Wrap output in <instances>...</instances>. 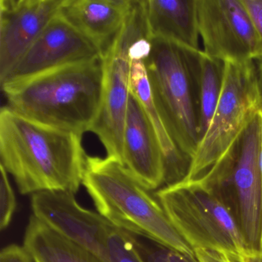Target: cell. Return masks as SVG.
Masks as SVG:
<instances>
[{
	"mask_svg": "<svg viewBox=\"0 0 262 262\" xmlns=\"http://www.w3.org/2000/svg\"><path fill=\"white\" fill-rule=\"evenodd\" d=\"M82 136L29 119L10 107L0 110V159L22 194L45 191L76 194L83 182Z\"/></svg>",
	"mask_w": 262,
	"mask_h": 262,
	"instance_id": "6da1fadb",
	"label": "cell"
},
{
	"mask_svg": "<svg viewBox=\"0 0 262 262\" xmlns=\"http://www.w3.org/2000/svg\"><path fill=\"white\" fill-rule=\"evenodd\" d=\"M103 57L70 64L2 85L7 106L36 122L82 135L102 106Z\"/></svg>",
	"mask_w": 262,
	"mask_h": 262,
	"instance_id": "7a4b0ae2",
	"label": "cell"
},
{
	"mask_svg": "<svg viewBox=\"0 0 262 262\" xmlns=\"http://www.w3.org/2000/svg\"><path fill=\"white\" fill-rule=\"evenodd\" d=\"M82 185L98 212L115 226L196 257L168 219L156 191L145 186L117 159L87 156Z\"/></svg>",
	"mask_w": 262,
	"mask_h": 262,
	"instance_id": "3957f363",
	"label": "cell"
},
{
	"mask_svg": "<svg viewBox=\"0 0 262 262\" xmlns=\"http://www.w3.org/2000/svg\"><path fill=\"white\" fill-rule=\"evenodd\" d=\"M145 59L153 101L179 151L189 161L200 143V50L151 39Z\"/></svg>",
	"mask_w": 262,
	"mask_h": 262,
	"instance_id": "277c9868",
	"label": "cell"
},
{
	"mask_svg": "<svg viewBox=\"0 0 262 262\" xmlns=\"http://www.w3.org/2000/svg\"><path fill=\"white\" fill-rule=\"evenodd\" d=\"M168 219L194 251L212 250L244 260L248 253L237 216L217 185L181 181L156 191Z\"/></svg>",
	"mask_w": 262,
	"mask_h": 262,
	"instance_id": "5b68a950",
	"label": "cell"
},
{
	"mask_svg": "<svg viewBox=\"0 0 262 262\" xmlns=\"http://www.w3.org/2000/svg\"><path fill=\"white\" fill-rule=\"evenodd\" d=\"M260 111L262 94L254 61L225 62L223 87L215 113L182 181L199 182L205 177Z\"/></svg>",
	"mask_w": 262,
	"mask_h": 262,
	"instance_id": "8992f818",
	"label": "cell"
},
{
	"mask_svg": "<svg viewBox=\"0 0 262 262\" xmlns=\"http://www.w3.org/2000/svg\"><path fill=\"white\" fill-rule=\"evenodd\" d=\"M262 111L250 121L221 162L199 182L226 191L248 252H262Z\"/></svg>",
	"mask_w": 262,
	"mask_h": 262,
	"instance_id": "52a82bcc",
	"label": "cell"
},
{
	"mask_svg": "<svg viewBox=\"0 0 262 262\" xmlns=\"http://www.w3.org/2000/svg\"><path fill=\"white\" fill-rule=\"evenodd\" d=\"M149 38L143 0H134L131 12L110 48L103 55L104 85L102 106L90 132L94 133L107 156L122 163L124 130L131 94L133 60L130 47Z\"/></svg>",
	"mask_w": 262,
	"mask_h": 262,
	"instance_id": "ba28073f",
	"label": "cell"
},
{
	"mask_svg": "<svg viewBox=\"0 0 262 262\" xmlns=\"http://www.w3.org/2000/svg\"><path fill=\"white\" fill-rule=\"evenodd\" d=\"M204 53L224 62L256 60L257 33L242 0H197Z\"/></svg>",
	"mask_w": 262,
	"mask_h": 262,
	"instance_id": "9c48e42d",
	"label": "cell"
},
{
	"mask_svg": "<svg viewBox=\"0 0 262 262\" xmlns=\"http://www.w3.org/2000/svg\"><path fill=\"white\" fill-rule=\"evenodd\" d=\"M103 57L102 52L58 13L0 85H10L70 64Z\"/></svg>",
	"mask_w": 262,
	"mask_h": 262,
	"instance_id": "30bf717a",
	"label": "cell"
},
{
	"mask_svg": "<svg viewBox=\"0 0 262 262\" xmlns=\"http://www.w3.org/2000/svg\"><path fill=\"white\" fill-rule=\"evenodd\" d=\"M33 214L56 232L90 251L104 262L113 224L99 212L81 206L73 193L45 191L31 195Z\"/></svg>",
	"mask_w": 262,
	"mask_h": 262,
	"instance_id": "8fae6325",
	"label": "cell"
},
{
	"mask_svg": "<svg viewBox=\"0 0 262 262\" xmlns=\"http://www.w3.org/2000/svg\"><path fill=\"white\" fill-rule=\"evenodd\" d=\"M63 0H0V81L59 13Z\"/></svg>",
	"mask_w": 262,
	"mask_h": 262,
	"instance_id": "7c38bea8",
	"label": "cell"
},
{
	"mask_svg": "<svg viewBox=\"0 0 262 262\" xmlns=\"http://www.w3.org/2000/svg\"><path fill=\"white\" fill-rule=\"evenodd\" d=\"M122 163L150 189L165 185V159L160 141L141 104L130 94L124 130Z\"/></svg>",
	"mask_w": 262,
	"mask_h": 262,
	"instance_id": "4fadbf2b",
	"label": "cell"
},
{
	"mask_svg": "<svg viewBox=\"0 0 262 262\" xmlns=\"http://www.w3.org/2000/svg\"><path fill=\"white\" fill-rule=\"evenodd\" d=\"M134 0H63L59 14L105 54L123 27Z\"/></svg>",
	"mask_w": 262,
	"mask_h": 262,
	"instance_id": "5bb4252c",
	"label": "cell"
},
{
	"mask_svg": "<svg viewBox=\"0 0 262 262\" xmlns=\"http://www.w3.org/2000/svg\"><path fill=\"white\" fill-rule=\"evenodd\" d=\"M150 40L199 50L197 0H143Z\"/></svg>",
	"mask_w": 262,
	"mask_h": 262,
	"instance_id": "9a60e30c",
	"label": "cell"
},
{
	"mask_svg": "<svg viewBox=\"0 0 262 262\" xmlns=\"http://www.w3.org/2000/svg\"><path fill=\"white\" fill-rule=\"evenodd\" d=\"M131 93L143 108L160 141L165 159V182L164 186L174 185L185 179L190 162L176 148L159 116L153 101L144 61H133Z\"/></svg>",
	"mask_w": 262,
	"mask_h": 262,
	"instance_id": "2e32d148",
	"label": "cell"
},
{
	"mask_svg": "<svg viewBox=\"0 0 262 262\" xmlns=\"http://www.w3.org/2000/svg\"><path fill=\"white\" fill-rule=\"evenodd\" d=\"M24 246L35 262H103L93 253L61 235L32 214Z\"/></svg>",
	"mask_w": 262,
	"mask_h": 262,
	"instance_id": "e0dca14e",
	"label": "cell"
},
{
	"mask_svg": "<svg viewBox=\"0 0 262 262\" xmlns=\"http://www.w3.org/2000/svg\"><path fill=\"white\" fill-rule=\"evenodd\" d=\"M225 62L202 51L200 82V138L206 134L219 104L223 87ZM200 141V142H201Z\"/></svg>",
	"mask_w": 262,
	"mask_h": 262,
	"instance_id": "ac0fdd59",
	"label": "cell"
},
{
	"mask_svg": "<svg viewBox=\"0 0 262 262\" xmlns=\"http://www.w3.org/2000/svg\"><path fill=\"white\" fill-rule=\"evenodd\" d=\"M126 232L142 262H199L197 257H190L149 237Z\"/></svg>",
	"mask_w": 262,
	"mask_h": 262,
	"instance_id": "d6986e66",
	"label": "cell"
},
{
	"mask_svg": "<svg viewBox=\"0 0 262 262\" xmlns=\"http://www.w3.org/2000/svg\"><path fill=\"white\" fill-rule=\"evenodd\" d=\"M104 262H142L126 231L113 225L106 241Z\"/></svg>",
	"mask_w": 262,
	"mask_h": 262,
	"instance_id": "ffe728a7",
	"label": "cell"
},
{
	"mask_svg": "<svg viewBox=\"0 0 262 262\" xmlns=\"http://www.w3.org/2000/svg\"><path fill=\"white\" fill-rule=\"evenodd\" d=\"M0 229L4 231L8 228L13 219L16 208L14 191L9 179L8 172L0 165Z\"/></svg>",
	"mask_w": 262,
	"mask_h": 262,
	"instance_id": "44dd1931",
	"label": "cell"
},
{
	"mask_svg": "<svg viewBox=\"0 0 262 262\" xmlns=\"http://www.w3.org/2000/svg\"><path fill=\"white\" fill-rule=\"evenodd\" d=\"M251 16L258 39L256 60H262V0H242Z\"/></svg>",
	"mask_w": 262,
	"mask_h": 262,
	"instance_id": "7402d4cb",
	"label": "cell"
},
{
	"mask_svg": "<svg viewBox=\"0 0 262 262\" xmlns=\"http://www.w3.org/2000/svg\"><path fill=\"white\" fill-rule=\"evenodd\" d=\"M0 262H35L25 247L11 244L3 248L0 253Z\"/></svg>",
	"mask_w": 262,
	"mask_h": 262,
	"instance_id": "603a6c76",
	"label": "cell"
},
{
	"mask_svg": "<svg viewBox=\"0 0 262 262\" xmlns=\"http://www.w3.org/2000/svg\"><path fill=\"white\" fill-rule=\"evenodd\" d=\"M194 252L199 262H244L226 253L212 250L198 249Z\"/></svg>",
	"mask_w": 262,
	"mask_h": 262,
	"instance_id": "cb8c5ba5",
	"label": "cell"
},
{
	"mask_svg": "<svg viewBox=\"0 0 262 262\" xmlns=\"http://www.w3.org/2000/svg\"><path fill=\"white\" fill-rule=\"evenodd\" d=\"M151 50L149 38H142L135 42L130 47L129 56L133 61H145Z\"/></svg>",
	"mask_w": 262,
	"mask_h": 262,
	"instance_id": "d4e9b609",
	"label": "cell"
},
{
	"mask_svg": "<svg viewBox=\"0 0 262 262\" xmlns=\"http://www.w3.org/2000/svg\"><path fill=\"white\" fill-rule=\"evenodd\" d=\"M244 262H262V252H248Z\"/></svg>",
	"mask_w": 262,
	"mask_h": 262,
	"instance_id": "484cf974",
	"label": "cell"
},
{
	"mask_svg": "<svg viewBox=\"0 0 262 262\" xmlns=\"http://www.w3.org/2000/svg\"><path fill=\"white\" fill-rule=\"evenodd\" d=\"M257 74H258L259 85L262 94V60L257 62Z\"/></svg>",
	"mask_w": 262,
	"mask_h": 262,
	"instance_id": "4316f807",
	"label": "cell"
},
{
	"mask_svg": "<svg viewBox=\"0 0 262 262\" xmlns=\"http://www.w3.org/2000/svg\"><path fill=\"white\" fill-rule=\"evenodd\" d=\"M260 167H261V171H262V133H261V141H260Z\"/></svg>",
	"mask_w": 262,
	"mask_h": 262,
	"instance_id": "83f0119b",
	"label": "cell"
}]
</instances>
